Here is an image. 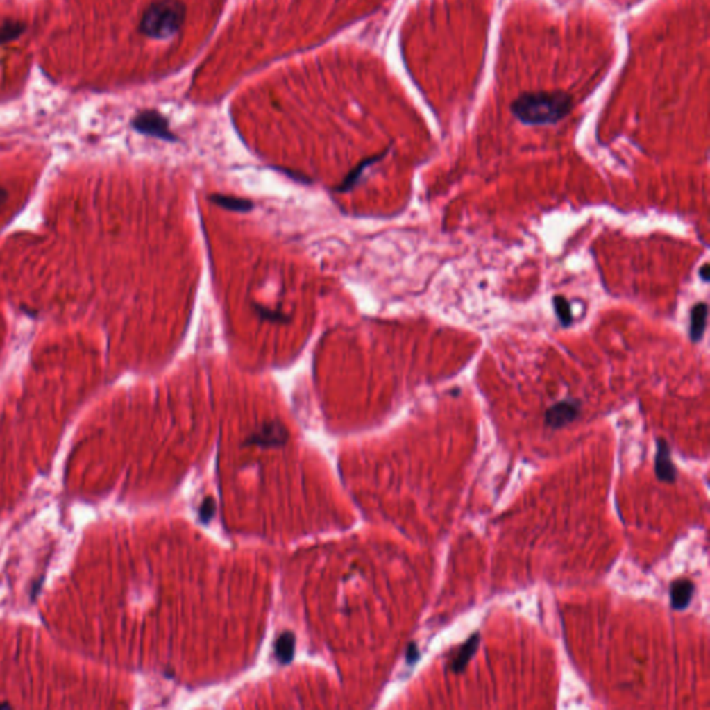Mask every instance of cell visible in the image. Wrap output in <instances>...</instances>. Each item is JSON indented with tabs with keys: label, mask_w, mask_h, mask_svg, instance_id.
<instances>
[{
	"label": "cell",
	"mask_w": 710,
	"mask_h": 710,
	"mask_svg": "<svg viewBox=\"0 0 710 710\" xmlns=\"http://www.w3.org/2000/svg\"><path fill=\"white\" fill-rule=\"evenodd\" d=\"M572 97L561 90L529 92L521 94L511 105L518 119L527 125L555 124L572 110Z\"/></svg>",
	"instance_id": "obj_1"
},
{
	"label": "cell",
	"mask_w": 710,
	"mask_h": 710,
	"mask_svg": "<svg viewBox=\"0 0 710 710\" xmlns=\"http://www.w3.org/2000/svg\"><path fill=\"white\" fill-rule=\"evenodd\" d=\"M185 21V6L180 0H157L144 11L139 29L153 39H168L179 32Z\"/></svg>",
	"instance_id": "obj_2"
},
{
	"label": "cell",
	"mask_w": 710,
	"mask_h": 710,
	"mask_svg": "<svg viewBox=\"0 0 710 710\" xmlns=\"http://www.w3.org/2000/svg\"><path fill=\"white\" fill-rule=\"evenodd\" d=\"M132 126L140 133L150 135L162 140H178L176 136L169 130L167 119L157 111H143L137 114L132 121Z\"/></svg>",
	"instance_id": "obj_3"
},
{
	"label": "cell",
	"mask_w": 710,
	"mask_h": 710,
	"mask_svg": "<svg viewBox=\"0 0 710 710\" xmlns=\"http://www.w3.org/2000/svg\"><path fill=\"white\" fill-rule=\"evenodd\" d=\"M580 415V403L576 400H564L547 409L544 422L551 429H562L575 422Z\"/></svg>",
	"instance_id": "obj_4"
},
{
	"label": "cell",
	"mask_w": 710,
	"mask_h": 710,
	"mask_svg": "<svg viewBox=\"0 0 710 710\" xmlns=\"http://www.w3.org/2000/svg\"><path fill=\"white\" fill-rule=\"evenodd\" d=\"M655 475L663 483H675L677 479V469L672 461L670 447L666 440L658 439L655 455Z\"/></svg>",
	"instance_id": "obj_5"
},
{
	"label": "cell",
	"mask_w": 710,
	"mask_h": 710,
	"mask_svg": "<svg viewBox=\"0 0 710 710\" xmlns=\"http://www.w3.org/2000/svg\"><path fill=\"white\" fill-rule=\"evenodd\" d=\"M695 594V584L690 579L675 580L670 586V604L675 611H684Z\"/></svg>",
	"instance_id": "obj_6"
},
{
	"label": "cell",
	"mask_w": 710,
	"mask_h": 710,
	"mask_svg": "<svg viewBox=\"0 0 710 710\" xmlns=\"http://www.w3.org/2000/svg\"><path fill=\"white\" fill-rule=\"evenodd\" d=\"M286 436H287L286 430L280 423L271 422V423L262 425L261 429L250 437V443L258 444V446L283 444L286 440Z\"/></svg>",
	"instance_id": "obj_7"
},
{
	"label": "cell",
	"mask_w": 710,
	"mask_h": 710,
	"mask_svg": "<svg viewBox=\"0 0 710 710\" xmlns=\"http://www.w3.org/2000/svg\"><path fill=\"white\" fill-rule=\"evenodd\" d=\"M479 643H480V634L479 633H475L469 637V640L457 651V655L454 657L453 662L450 663V669L455 673V675H459L462 673L466 666L469 665V662L473 659L475 654L479 650Z\"/></svg>",
	"instance_id": "obj_8"
},
{
	"label": "cell",
	"mask_w": 710,
	"mask_h": 710,
	"mask_svg": "<svg viewBox=\"0 0 710 710\" xmlns=\"http://www.w3.org/2000/svg\"><path fill=\"white\" fill-rule=\"evenodd\" d=\"M708 304L707 303H698L691 310L690 316V339L693 343H698L702 340L707 323H708Z\"/></svg>",
	"instance_id": "obj_9"
},
{
	"label": "cell",
	"mask_w": 710,
	"mask_h": 710,
	"mask_svg": "<svg viewBox=\"0 0 710 710\" xmlns=\"http://www.w3.org/2000/svg\"><path fill=\"white\" fill-rule=\"evenodd\" d=\"M210 201L217 204L218 207L228 210V211H236V212H248L254 208L253 201L235 197V196H226L221 193H214L210 196Z\"/></svg>",
	"instance_id": "obj_10"
},
{
	"label": "cell",
	"mask_w": 710,
	"mask_h": 710,
	"mask_svg": "<svg viewBox=\"0 0 710 710\" xmlns=\"http://www.w3.org/2000/svg\"><path fill=\"white\" fill-rule=\"evenodd\" d=\"M294 652V637L291 633H285L279 637L275 647V655L282 662L286 663L291 659Z\"/></svg>",
	"instance_id": "obj_11"
},
{
	"label": "cell",
	"mask_w": 710,
	"mask_h": 710,
	"mask_svg": "<svg viewBox=\"0 0 710 710\" xmlns=\"http://www.w3.org/2000/svg\"><path fill=\"white\" fill-rule=\"evenodd\" d=\"M554 310L557 312V316L564 328H569L573 322V314L570 303L564 296H555L554 300Z\"/></svg>",
	"instance_id": "obj_12"
},
{
	"label": "cell",
	"mask_w": 710,
	"mask_h": 710,
	"mask_svg": "<svg viewBox=\"0 0 710 710\" xmlns=\"http://www.w3.org/2000/svg\"><path fill=\"white\" fill-rule=\"evenodd\" d=\"M384 155H386V153L379 154L378 157H373V158H368L366 161H362V162H361V164H360V165H358V167L353 171V172H350V174H348V176L343 180V183L337 187V190H340V192H347V190H350V189H351V187L357 183V180H358L360 175L362 174V171L365 169V167H368V165H371V164L376 162L378 160H380V158H382V157H384Z\"/></svg>",
	"instance_id": "obj_13"
},
{
	"label": "cell",
	"mask_w": 710,
	"mask_h": 710,
	"mask_svg": "<svg viewBox=\"0 0 710 710\" xmlns=\"http://www.w3.org/2000/svg\"><path fill=\"white\" fill-rule=\"evenodd\" d=\"M22 31H24V26L19 22H6V24H3V26L0 28V43L11 40V39H15L17 36L21 35Z\"/></svg>",
	"instance_id": "obj_14"
},
{
	"label": "cell",
	"mask_w": 710,
	"mask_h": 710,
	"mask_svg": "<svg viewBox=\"0 0 710 710\" xmlns=\"http://www.w3.org/2000/svg\"><path fill=\"white\" fill-rule=\"evenodd\" d=\"M255 311L257 314L262 318V319H267V321H271V322H285L286 321V315L282 314V312H275L272 310H267L264 307H255Z\"/></svg>",
	"instance_id": "obj_15"
},
{
	"label": "cell",
	"mask_w": 710,
	"mask_h": 710,
	"mask_svg": "<svg viewBox=\"0 0 710 710\" xmlns=\"http://www.w3.org/2000/svg\"><path fill=\"white\" fill-rule=\"evenodd\" d=\"M200 514H201L203 521H208L214 514V502L211 500L204 501V504L200 508Z\"/></svg>",
	"instance_id": "obj_16"
},
{
	"label": "cell",
	"mask_w": 710,
	"mask_h": 710,
	"mask_svg": "<svg viewBox=\"0 0 710 710\" xmlns=\"http://www.w3.org/2000/svg\"><path fill=\"white\" fill-rule=\"evenodd\" d=\"M708 271H709V265H708V264H705V265L700 269V276L702 278V280H704V282H709V272H708Z\"/></svg>",
	"instance_id": "obj_17"
},
{
	"label": "cell",
	"mask_w": 710,
	"mask_h": 710,
	"mask_svg": "<svg viewBox=\"0 0 710 710\" xmlns=\"http://www.w3.org/2000/svg\"><path fill=\"white\" fill-rule=\"evenodd\" d=\"M418 655H419V652H418V648H416V647H415V645L412 644V645L409 647V651H408V659H409V661H411V659L416 661V659L419 658Z\"/></svg>",
	"instance_id": "obj_18"
},
{
	"label": "cell",
	"mask_w": 710,
	"mask_h": 710,
	"mask_svg": "<svg viewBox=\"0 0 710 710\" xmlns=\"http://www.w3.org/2000/svg\"><path fill=\"white\" fill-rule=\"evenodd\" d=\"M7 198H8V192L0 186V207L7 201Z\"/></svg>",
	"instance_id": "obj_19"
}]
</instances>
